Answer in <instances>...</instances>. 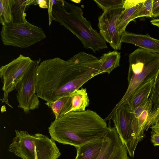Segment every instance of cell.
<instances>
[{
	"mask_svg": "<svg viewBox=\"0 0 159 159\" xmlns=\"http://www.w3.org/2000/svg\"><path fill=\"white\" fill-rule=\"evenodd\" d=\"M153 106L152 98L150 96L144 104L133 110L132 127L137 145L142 139L144 132L147 129L148 119L152 110Z\"/></svg>",
	"mask_w": 159,
	"mask_h": 159,
	"instance_id": "7c38bea8",
	"label": "cell"
},
{
	"mask_svg": "<svg viewBox=\"0 0 159 159\" xmlns=\"http://www.w3.org/2000/svg\"><path fill=\"white\" fill-rule=\"evenodd\" d=\"M45 104L51 109L55 119H57L69 112L71 106V98L70 95L65 96L53 102H46Z\"/></svg>",
	"mask_w": 159,
	"mask_h": 159,
	"instance_id": "e0dca14e",
	"label": "cell"
},
{
	"mask_svg": "<svg viewBox=\"0 0 159 159\" xmlns=\"http://www.w3.org/2000/svg\"><path fill=\"white\" fill-rule=\"evenodd\" d=\"M151 24L159 27V19H153L150 21Z\"/></svg>",
	"mask_w": 159,
	"mask_h": 159,
	"instance_id": "f546056e",
	"label": "cell"
},
{
	"mask_svg": "<svg viewBox=\"0 0 159 159\" xmlns=\"http://www.w3.org/2000/svg\"><path fill=\"white\" fill-rule=\"evenodd\" d=\"M153 0H145L134 15V19L140 17H152V9Z\"/></svg>",
	"mask_w": 159,
	"mask_h": 159,
	"instance_id": "603a6c76",
	"label": "cell"
},
{
	"mask_svg": "<svg viewBox=\"0 0 159 159\" xmlns=\"http://www.w3.org/2000/svg\"><path fill=\"white\" fill-rule=\"evenodd\" d=\"M121 42L130 43L148 51L159 54V39L148 34H138L125 31L121 35Z\"/></svg>",
	"mask_w": 159,
	"mask_h": 159,
	"instance_id": "4fadbf2b",
	"label": "cell"
},
{
	"mask_svg": "<svg viewBox=\"0 0 159 159\" xmlns=\"http://www.w3.org/2000/svg\"><path fill=\"white\" fill-rule=\"evenodd\" d=\"M55 20L68 30L81 42L84 47L94 53L108 48L99 32L83 16L82 9L73 3L58 0L52 9L51 21Z\"/></svg>",
	"mask_w": 159,
	"mask_h": 159,
	"instance_id": "3957f363",
	"label": "cell"
},
{
	"mask_svg": "<svg viewBox=\"0 0 159 159\" xmlns=\"http://www.w3.org/2000/svg\"><path fill=\"white\" fill-rule=\"evenodd\" d=\"M32 1L33 0H13L11 10L12 23L21 24L27 21L25 11L31 5Z\"/></svg>",
	"mask_w": 159,
	"mask_h": 159,
	"instance_id": "ac0fdd59",
	"label": "cell"
},
{
	"mask_svg": "<svg viewBox=\"0 0 159 159\" xmlns=\"http://www.w3.org/2000/svg\"><path fill=\"white\" fill-rule=\"evenodd\" d=\"M125 9L123 6L106 10L98 19L99 33L105 41L115 50L121 48V36L118 34L117 23Z\"/></svg>",
	"mask_w": 159,
	"mask_h": 159,
	"instance_id": "30bf717a",
	"label": "cell"
},
{
	"mask_svg": "<svg viewBox=\"0 0 159 159\" xmlns=\"http://www.w3.org/2000/svg\"><path fill=\"white\" fill-rule=\"evenodd\" d=\"M145 0H125L124 1L123 7L125 9L131 8L145 1Z\"/></svg>",
	"mask_w": 159,
	"mask_h": 159,
	"instance_id": "d4e9b609",
	"label": "cell"
},
{
	"mask_svg": "<svg viewBox=\"0 0 159 159\" xmlns=\"http://www.w3.org/2000/svg\"><path fill=\"white\" fill-rule=\"evenodd\" d=\"M152 17L159 16V0H153L152 9Z\"/></svg>",
	"mask_w": 159,
	"mask_h": 159,
	"instance_id": "484cf974",
	"label": "cell"
},
{
	"mask_svg": "<svg viewBox=\"0 0 159 159\" xmlns=\"http://www.w3.org/2000/svg\"><path fill=\"white\" fill-rule=\"evenodd\" d=\"M33 60L29 57L20 54L16 58L0 68V77L3 84L2 90L4 92L3 98L1 99L11 108L9 102V93L15 89L16 85L22 79L29 68Z\"/></svg>",
	"mask_w": 159,
	"mask_h": 159,
	"instance_id": "ba28073f",
	"label": "cell"
},
{
	"mask_svg": "<svg viewBox=\"0 0 159 159\" xmlns=\"http://www.w3.org/2000/svg\"><path fill=\"white\" fill-rule=\"evenodd\" d=\"M78 77L75 59L58 57L43 61L37 70L36 93L46 102L69 96L75 90L73 81Z\"/></svg>",
	"mask_w": 159,
	"mask_h": 159,
	"instance_id": "7a4b0ae2",
	"label": "cell"
},
{
	"mask_svg": "<svg viewBox=\"0 0 159 159\" xmlns=\"http://www.w3.org/2000/svg\"><path fill=\"white\" fill-rule=\"evenodd\" d=\"M133 110L128 104L118 108L111 119L123 143L126 147L130 156L133 158L137 145L132 127Z\"/></svg>",
	"mask_w": 159,
	"mask_h": 159,
	"instance_id": "9c48e42d",
	"label": "cell"
},
{
	"mask_svg": "<svg viewBox=\"0 0 159 159\" xmlns=\"http://www.w3.org/2000/svg\"><path fill=\"white\" fill-rule=\"evenodd\" d=\"M58 0H48V12L49 22V25H50L51 23L52 18V11L53 5L56 3L58 1Z\"/></svg>",
	"mask_w": 159,
	"mask_h": 159,
	"instance_id": "83f0119b",
	"label": "cell"
},
{
	"mask_svg": "<svg viewBox=\"0 0 159 159\" xmlns=\"http://www.w3.org/2000/svg\"><path fill=\"white\" fill-rule=\"evenodd\" d=\"M151 135V141L154 146H159V135L152 132Z\"/></svg>",
	"mask_w": 159,
	"mask_h": 159,
	"instance_id": "f1b7e54d",
	"label": "cell"
},
{
	"mask_svg": "<svg viewBox=\"0 0 159 159\" xmlns=\"http://www.w3.org/2000/svg\"><path fill=\"white\" fill-rule=\"evenodd\" d=\"M143 2L131 8L125 9L123 11L117 23V30L119 35L121 36L125 31V29L129 23L134 20V15Z\"/></svg>",
	"mask_w": 159,
	"mask_h": 159,
	"instance_id": "ffe728a7",
	"label": "cell"
},
{
	"mask_svg": "<svg viewBox=\"0 0 159 159\" xmlns=\"http://www.w3.org/2000/svg\"><path fill=\"white\" fill-rule=\"evenodd\" d=\"M128 85L125 94L107 116L111 120L116 111L128 104L136 90L149 80L155 78L159 69V54L139 48L129 56Z\"/></svg>",
	"mask_w": 159,
	"mask_h": 159,
	"instance_id": "277c9868",
	"label": "cell"
},
{
	"mask_svg": "<svg viewBox=\"0 0 159 159\" xmlns=\"http://www.w3.org/2000/svg\"><path fill=\"white\" fill-rule=\"evenodd\" d=\"M128 151L122 143L115 128L112 127L109 120L102 147L97 159H130Z\"/></svg>",
	"mask_w": 159,
	"mask_h": 159,
	"instance_id": "8fae6325",
	"label": "cell"
},
{
	"mask_svg": "<svg viewBox=\"0 0 159 159\" xmlns=\"http://www.w3.org/2000/svg\"><path fill=\"white\" fill-rule=\"evenodd\" d=\"M103 139L87 143L76 148L77 154L75 159H97L101 150Z\"/></svg>",
	"mask_w": 159,
	"mask_h": 159,
	"instance_id": "9a60e30c",
	"label": "cell"
},
{
	"mask_svg": "<svg viewBox=\"0 0 159 159\" xmlns=\"http://www.w3.org/2000/svg\"><path fill=\"white\" fill-rule=\"evenodd\" d=\"M155 78L141 85L132 96L128 105L132 110L144 104L148 99L153 86Z\"/></svg>",
	"mask_w": 159,
	"mask_h": 159,
	"instance_id": "5bb4252c",
	"label": "cell"
},
{
	"mask_svg": "<svg viewBox=\"0 0 159 159\" xmlns=\"http://www.w3.org/2000/svg\"><path fill=\"white\" fill-rule=\"evenodd\" d=\"M120 52L116 50L105 53L100 57L102 64L101 70L102 73L110 74L114 69L120 66Z\"/></svg>",
	"mask_w": 159,
	"mask_h": 159,
	"instance_id": "d6986e66",
	"label": "cell"
},
{
	"mask_svg": "<svg viewBox=\"0 0 159 159\" xmlns=\"http://www.w3.org/2000/svg\"><path fill=\"white\" fill-rule=\"evenodd\" d=\"M48 0H33L31 5H39L40 7L43 8H48Z\"/></svg>",
	"mask_w": 159,
	"mask_h": 159,
	"instance_id": "4316f807",
	"label": "cell"
},
{
	"mask_svg": "<svg viewBox=\"0 0 159 159\" xmlns=\"http://www.w3.org/2000/svg\"><path fill=\"white\" fill-rule=\"evenodd\" d=\"M71 98V106L69 112L85 111L89 105V100L86 88L77 89L70 94Z\"/></svg>",
	"mask_w": 159,
	"mask_h": 159,
	"instance_id": "2e32d148",
	"label": "cell"
},
{
	"mask_svg": "<svg viewBox=\"0 0 159 159\" xmlns=\"http://www.w3.org/2000/svg\"><path fill=\"white\" fill-rule=\"evenodd\" d=\"M15 132L8 150L22 159H57L60 156L55 142L48 136L17 130Z\"/></svg>",
	"mask_w": 159,
	"mask_h": 159,
	"instance_id": "5b68a950",
	"label": "cell"
},
{
	"mask_svg": "<svg viewBox=\"0 0 159 159\" xmlns=\"http://www.w3.org/2000/svg\"><path fill=\"white\" fill-rule=\"evenodd\" d=\"M106 121L94 111H71L52 122L48 128L51 139L76 148L103 139L107 129Z\"/></svg>",
	"mask_w": 159,
	"mask_h": 159,
	"instance_id": "6da1fadb",
	"label": "cell"
},
{
	"mask_svg": "<svg viewBox=\"0 0 159 159\" xmlns=\"http://www.w3.org/2000/svg\"><path fill=\"white\" fill-rule=\"evenodd\" d=\"M2 41L5 46L25 48L46 38L43 29L27 21L21 24L10 23L3 25Z\"/></svg>",
	"mask_w": 159,
	"mask_h": 159,
	"instance_id": "8992f818",
	"label": "cell"
},
{
	"mask_svg": "<svg viewBox=\"0 0 159 159\" xmlns=\"http://www.w3.org/2000/svg\"><path fill=\"white\" fill-rule=\"evenodd\" d=\"M149 127L152 129V132L159 135V107L152 110L149 116L146 130Z\"/></svg>",
	"mask_w": 159,
	"mask_h": 159,
	"instance_id": "7402d4cb",
	"label": "cell"
},
{
	"mask_svg": "<svg viewBox=\"0 0 159 159\" xmlns=\"http://www.w3.org/2000/svg\"><path fill=\"white\" fill-rule=\"evenodd\" d=\"M124 0H94L103 11L109 9L123 6Z\"/></svg>",
	"mask_w": 159,
	"mask_h": 159,
	"instance_id": "cb8c5ba5",
	"label": "cell"
},
{
	"mask_svg": "<svg viewBox=\"0 0 159 159\" xmlns=\"http://www.w3.org/2000/svg\"><path fill=\"white\" fill-rule=\"evenodd\" d=\"M41 59L33 60L22 79L16 85V98L18 107L27 114L31 110L38 109L40 104L39 97L36 93L37 70Z\"/></svg>",
	"mask_w": 159,
	"mask_h": 159,
	"instance_id": "52a82bcc",
	"label": "cell"
},
{
	"mask_svg": "<svg viewBox=\"0 0 159 159\" xmlns=\"http://www.w3.org/2000/svg\"><path fill=\"white\" fill-rule=\"evenodd\" d=\"M13 0L0 1V23L2 25L12 23V7Z\"/></svg>",
	"mask_w": 159,
	"mask_h": 159,
	"instance_id": "44dd1931",
	"label": "cell"
}]
</instances>
